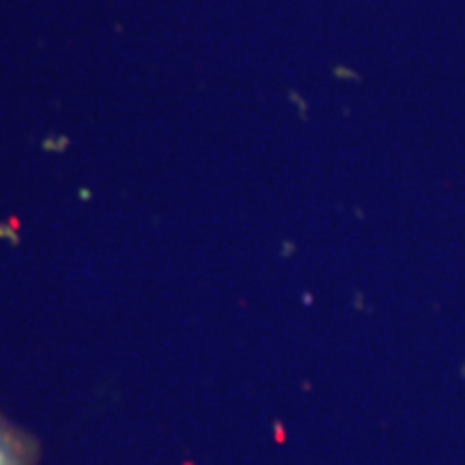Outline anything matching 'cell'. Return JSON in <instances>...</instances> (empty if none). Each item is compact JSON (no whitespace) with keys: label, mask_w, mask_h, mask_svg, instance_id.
<instances>
[{"label":"cell","mask_w":465,"mask_h":465,"mask_svg":"<svg viewBox=\"0 0 465 465\" xmlns=\"http://www.w3.org/2000/svg\"><path fill=\"white\" fill-rule=\"evenodd\" d=\"M39 456L37 437L0 412V465H39Z\"/></svg>","instance_id":"cell-1"}]
</instances>
